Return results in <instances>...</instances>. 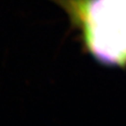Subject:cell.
<instances>
[{
	"label": "cell",
	"instance_id": "cell-1",
	"mask_svg": "<svg viewBox=\"0 0 126 126\" xmlns=\"http://www.w3.org/2000/svg\"><path fill=\"white\" fill-rule=\"evenodd\" d=\"M79 32L84 50L107 67H126V0H53Z\"/></svg>",
	"mask_w": 126,
	"mask_h": 126
}]
</instances>
